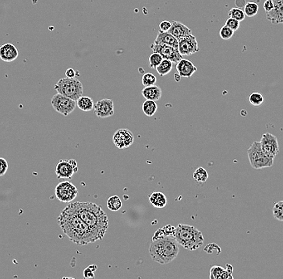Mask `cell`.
<instances>
[{
  "label": "cell",
  "mask_w": 283,
  "mask_h": 279,
  "mask_svg": "<svg viewBox=\"0 0 283 279\" xmlns=\"http://www.w3.org/2000/svg\"><path fill=\"white\" fill-rule=\"evenodd\" d=\"M57 221L64 234L77 245L85 246L98 241L96 235L69 204L60 212Z\"/></svg>",
  "instance_id": "6da1fadb"
},
{
  "label": "cell",
  "mask_w": 283,
  "mask_h": 279,
  "mask_svg": "<svg viewBox=\"0 0 283 279\" xmlns=\"http://www.w3.org/2000/svg\"><path fill=\"white\" fill-rule=\"evenodd\" d=\"M69 205L85 221L98 241L103 239L109 228V218L101 206L92 202H70Z\"/></svg>",
  "instance_id": "7a4b0ae2"
},
{
  "label": "cell",
  "mask_w": 283,
  "mask_h": 279,
  "mask_svg": "<svg viewBox=\"0 0 283 279\" xmlns=\"http://www.w3.org/2000/svg\"><path fill=\"white\" fill-rule=\"evenodd\" d=\"M179 251V244L172 236L152 239L149 247L150 257L152 261L161 265H166L176 259Z\"/></svg>",
  "instance_id": "3957f363"
},
{
  "label": "cell",
  "mask_w": 283,
  "mask_h": 279,
  "mask_svg": "<svg viewBox=\"0 0 283 279\" xmlns=\"http://www.w3.org/2000/svg\"><path fill=\"white\" fill-rule=\"evenodd\" d=\"M175 239L179 245L186 250H196L203 246L204 237L202 232L194 226L179 224L176 227Z\"/></svg>",
  "instance_id": "277c9868"
},
{
  "label": "cell",
  "mask_w": 283,
  "mask_h": 279,
  "mask_svg": "<svg viewBox=\"0 0 283 279\" xmlns=\"http://www.w3.org/2000/svg\"><path fill=\"white\" fill-rule=\"evenodd\" d=\"M248 158L250 165L254 169L270 168L274 164V158L268 156L261 148V143L254 141L247 150Z\"/></svg>",
  "instance_id": "5b68a950"
},
{
  "label": "cell",
  "mask_w": 283,
  "mask_h": 279,
  "mask_svg": "<svg viewBox=\"0 0 283 279\" xmlns=\"http://www.w3.org/2000/svg\"><path fill=\"white\" fill-rule=\"evenodd\" d=\"M54 89L59 94L74 101H77L79 98L83 96L84 93L82 83L77 79L69 77L59 80Z\"/></svg>",
  "instance_id": "8992f818"
},
{
  "label": "cell",
  "mask_w": 283,
  "mask_h": 279,
  "mask_svg": "<svg viewBox=\"0 0 283 279\" xmlns=\"http://www.w3.org/2000/svg\"><path fill=\"white\" fill-rule=\"evenodd\" d=\"M51 104L54 110L64 116H68L71 114L77 105L76 101L72 100L59 93L51 98Z\"/></svg>",
  "instance_id": "52a82bcc"
},
{
  "label": "cell",
  "mask_w": 283,
  "mask_h": 279,
  "mask_svg": "<svg viewBox=\"0 0 283 279\" xmlns=\"http://www.w3.org/2000/svg\"><path fill=\"white\" fill-rule=\"evenodd\" d=\"M55 194L56 198L61 202L70 203L77 197L79 191L71 182L65 181L56 186Z\"/></svg>",
  "instance_id": "ba28073f"
},
{
  "label": "cell",
  "mask_w": 283,
  "mask_h": 279,
  "mask_svg": "<svg viewBox=\"0 0 283 279\" xmlns=\"http://www.w3.org/2000/svg\"><path fill=\"white\" fill-rule=\"evenodd\" d=\"M178 51L182 56H192L200 51L198 42L192 34L178 40Z\"/></svg>",
  "instance_id": "9c48e42d"
},
{
  "label": "cell",
  "mask_w": 283,
  "mask_h": 279,
  "mask_svg": "<svg viewBox=\"0 0 283 279\" xmlns=\"http://www.w3.org/2000/svg\"><path fill=\"white\" fill-rule=\"evenodd\" d=\"M152 51L154 52H158L163 56V59L169 60L172 63L177 64L180 60L183 59V56L180 54L178 50L175 48L167 45H157V44H152L151 45Z\"/></svg>",
  "instance_id": "30bf717a"
},
{
  "label": "cell",
  "mask_w": 283,
  "mask_h": 279,
  "mask_svg": "<svg viewBox=\"0 0 283 279\" xmlns=\"http://www.w3.org/2000/svg\"><path fill=\"white\" fill-rule=\"evenodd\" d=\"M77 171V163L74 159L60 160L56 165V174L59 179H71Z\"/></svg>",
  "instance_id": "8fae6325"
},
{
  "label": "cell",
  "mask_w": 283,
  "mask_h": 279,
  "mask_svg": "<svg viewBox=\"0 0 283 279\" xmlns=\"http://www.w3.org/2000/svg\"><path fill=\"white\" fill-rule=\"evenodd\" d=\"M113 142L115 147L119 149L128 148L134 143L133 133L126 128H121L115 131L113 136Z\"/></svg>",
  "instance_id": "7c38bea8"
},
{
  "label": "cell",
  "mask_w": 283,
  "mask_h": 279,
  "mask_svg": "<svg viewBox=\"0 0 283 279\" xmlns=\"http://www.w3.org/2000/svg\"><path fill=\"white\" fill-rule=\"evenodd\" d=\"M261 148L263 152L268 156L271 158H275L277 154H279V145L278 139L270 133H265L261 137Z\"/></svg>",
  "instance_id": "4fadbf2b"
},
{
  "label": "cell",
  "mask_w": 283,
  "mask_h": 279,
  "mask_svg": "<svg viewBox=\"0 0 283 279\" xmlns=\"http://www.w3.org/2000/svg\"><path fill=\"white\" fill-rule=\"evenodd\" d=\"M94 113L98 118L105 119L114 114V101L112 99H103L94 104Z\"/></svg>",
  "instance_id": "5bb4252c"
},
{
  "label": "cell",
  "mask_w": 283,
  "mask_h": 279,
  "mask_svg": "<svg viewBox=\"0 0 283 279\" xmlns=\"http://www.w3.org/2000/svg\"><path fill=\"white\" fill-rule=\"evenodd\" d=\"M274 8L266 12V19L274 25L283 24V0H272Z\"/></svg>",
  "instance_id": "9a60e30c"
},
{
  "label": "cell",
  "mask_w": 283,
  "mask_h": 279,
  "mask_svg": "<svg viewBox=\"0 0 283 279\" xmlns=\"http://www.w3.org/2000/svg\"><path fill=\"white\" fill-rule=\"evenodd\" d=\"M176 70L181 77L190 78L197 71V68L192 61L183 58L176 64Z\"/></svg>",
  "instance_id": "2e32d148"
},
{
  "label": "cell",
  "mask_w": 283,
  "mask_h": 279,
  "mask_svg": "<svg viewBox=\"0 0 283 279\" xmlns=\"http://www.w3.org/2000/svg\"><path fill=\"white\" fill-rule=\"evenodd\" d=\"M18 56V50L13 44L7 43L0 47V58L5 62H12Z\"/></svg>",
  "instance_id": "e0dca14e"
},
{
  "label": "cell",
  "mask_w": 283,
  "mask_h": 279,
  "mask_svg": "<svg viewBox=\"0 0 283 279\" xmlns=\"http://www.w3.org/2000/svg\"><path fill=\"white\" fill-rule=\"evenodd\" d=\"M168 32L172 34V36H175L178 40L192 34V30L183 25V23L179 21H172V27Z\"/></svg>",
  "instance_id": "ac0fdd59"
},
{
  "label": "cell",
  "mask_w": 283,
  "mask_h": 279,
  "mask_svg": "<svg viewBox=\"0 0 283 279\" xmlns=\"http://www.w3.org/2000/svg\"><path fill=\"white\" fill-rule=\"evenodd\" d=\"M154 44L170 45L176 50H178V40L175 36H172V34L169 33L168 31L163 32V31H159L158 36L154 40Z\"/></svg>",
  "instance_id": "d6986e66"
},
{
  "label": "cell",
  "mask_w": 283,
  "mask_h": 279,
  "mask_svg": "<svg viewBox=\"0 0 283 279\" xmlns=\"http://www.w3.org/2000/svg\"><path fill=\"white\" fill-rule=\"evenodd\" d=\"M163 92L159 86L156 85H152L145 87L142 90V95L147 100H152L156 101L159 100L162 97Z\"/></svg>",
  "instance_id": "ffe728a7"
},
{
  "label": "cell",
  "mask_w": 283,
  "mask_h": 279,
  "mask_svg": "<svg viewBox=\"0 0 283 279\" xmlns=\"http://www.w3.org/2000/svg\"><path fill=\"white\" fill-rule=\"evenodd\" d=\"M150 203L155 208H165L167 203V197L163 192H154L149 196Z\"/></svg>",
  "instance_id": "44dd1931"
},
{
  "label": "cell",
  "mask_w": 283,
  "mask_h": 279,
  "mask_svg": "<svg viewBox=\"0 0 283 279\" xmlns=\"http://www.w3.org/2000/svg\"><path fill=\"white\" fill-rule=\"evenodd\" d=\"M77 106L82 111L89 112L94 110V101L89 97L81 96L77 99Z\"/></svg>",
  "instance_id": "7402d4cb"
},
{
  "label": "cell",
  "mask_w": 283,
  "mask_h": 279,
  "mask_svg": "<svg viewBox=\"0 0 283 279\" xmlns=\"http://www.w3.org/2000/svg\"><path fill=\"white\" fill-rule=\"evenodd\" d=\"M158 105L156 101L152 100H146L143 104V111L147 116L152 117L156 114Z\"/></svg>",
  "instance_id": "603a6c76"
},
{
  "label": "cell",
  "mask_w": 283,
  "mask_h": 279,
  "mask_svg": "<svg viewBox=\"0 0 283 279\" xmlns=\"http://www.w3.org/2000/svg\"><path fill=\"white\" fill-rule=\"evenodd\" d=\"M123 206V202L121 201L120 197L114 195L109 197L107 201V208L113 212H118Z\"/></svg>",
  "instance_id": "cb8c5ba5"
},
{
  "label": "cell",
  "mask_w": 283,
  "mask_h": 279,
  "mask_svg": "<svg viewBox=\"0 0 283 279\" xmlns=\"http://www.w3.org/2000/svg\"><path fill=\"white\" fill-rule=\"evenodd\" d=\"M172 67H173V63L171 60L163 59L160 65L156 68V70L158 74L161 76H163L169 74L170 72L172 71Z\"/></svg>",
  "instance_id": "d4e9b609"
},
{
  "label": "cell",
  "mask_w": 283,
  "mask_h": 279,
  "mask_svg": "<svg viewBox=\"0 0 283 279\" xmlns=\"http://www.w3.org/2000/svg\"><path fill=\"white\" fill-rule=\"evenodd\" d=\"M193 179L199 183H204L208 179V173L204 168H197L193 172Z\"/></svg>",
  "instance_id": "484cf974"
},
{
  "label": "cell",
  "mask_w": 283,
  "mask_h": 279,
  "mask_svg": "<svg viewBox=\"0 0 283 279\" xmlns=\"http://www.w3.org/2000/svg\"><path fill=\"white\" fill-rule=\"evenodd\" d=\"M258 11L259 6L257 4L256 2H247L244 7L245 16H248V17H253V16H256Z\"/></svg>",
  "instance_id": "4316f807"
},
{
  "label": "cell",
  "mask_w": 283,
  "mask_h": 279,
  "mask_svg": "<svg viewBox=\"0 0 283 279\" xmlns=\"http://www.w3.org/2000/svg\"><path fill=\"white\" fill-rule=\"evenodd\" d=\"M249 101L254 106H260L264 102V97L258 92H254L249 96Z\"/></svg>",
  "instance_id": "83f0119b"
},
{
  "label": "cell",
  "mask_w": 283,
  "mask_h": 279,
  "mask_svg": "<svg viewBox=\"0 0 283 279\" xmlns=\"http://www.w3.org/2000/svg\"><path fill=\"white\" fill-rule=\"evenodd\" d=\"M149 66L151 69L153 70H156V68L158 65H160V63L163 61V56H161L160 54L158 52H154L149 56Z\"/></svg>",
  "instance_id": "f1b7e54d"
},
{
  "label": "cell",
  "mask_w": 283,
  "mask_h": 279,
  "mask_svg": "<svg viewBox=\"0 0 283 279\" xmlns=\"http://www.w3.org/2000/svg\"><path fill=\"white\" fill-rule=\"evenodd\" d=\"M273 214L275 219L283 221V201H278L273 208Z\"/></svg>",
  "instance_id": "f546056e"
},
{
  "label": "cell",
  "mask_w": 283,
  "mask_h": 279,
  "mask_svg": "<svg viewBox=\"0 0 283 279\" xmlns=\"http://www.w3.org/2000/svg\"><path fill=\"white\" fill-rule=\"evenodd\" d=\"M156 76H154V74H151V73L143 74V78H142L143 86L145 87L152 86V85H156Z\"/></svg>",
  "instance_id": "4dcf8cb0"
},
{
  "label": "cell",
  "mask_w": 283,
  "mask_h": 279,
  "mask_svg": "<svg viewBox=\"0 0 283 279\" xmlns=\"http://www.w3.org/2000/svg\"><path fill=\"white\" fill-rule=\"evenodd\" d=\"M229 16L231 17V18L235 19V20H238V21H242V20H245V14L243 10L239 8V7H235V8H232L230 9L228 13Z\"/></svg>",
  "instance_id": "1f68e13d"
},
{
  "label": "cell",
  "mask_w": 283,
  "mask_h": 279,
  "mask_svg": "<svg viewBox=\"0 0 283 279\" xmlns=\"http://www.w3.org/2000/svg\"><path fill=\"white\" fill-rule=\"evenodd\" d=\"M225 269L219 266H212L210 270V276L211 279H222Z\"/></svg>",
  "instance_id": "d6a6232c"
},
{
  "label": "cell",
  "mask_w": 283,
  "mask_h": 279,
  "mask_svg": "<svg viewBox=\"0 0 283 279\" xmlns=\"http://www.w3.org/2000/svg\"><path fill=\"white\" fill-rule=\"evenodd\" d=\"M234 32L235 31H233V30L231 29V28H230V27L225 25L224 27L221 28L220 36H221V38L223 39V40H230V38H232V36H233Z\"/></svg>",
  "instance_id": "836d02e7"
},
{
  "label": "cell",
  "mask_w": 283,
  "mask_h": 279,
  "mask_svg": "<svg viewBox=\"0 0 283 279\" xmlns=\"http://www.w3.org/2000/svg\"><path fill=\"white\" fill-rule=\"evenodd\" d=\"M97 267L96 265H91V266H88L87 268L84 270V273H83V278L84 279H94V272L96 271Z\"/></svg>",
  "instance_id": "e575fe53"
},
{
  "label": "cell",
  "mask_w": 283,
  "mask_h": 279,
  "mask_svg": "<svg viewBox=\"0 0 283 279\" xmlns=\"http://www.w3.org/2000/svg\"><path fill=\"white\" fill-rule=\"evenodd\" d=\"M225 26H227V27H230L231 29L236 31H237V30L239 29V27H240V21L230 17V18L227 19L226 21H225Z\"/></svg>",
  "instance_id": "d590c367"
},
{
  "label": "cell",
  "mask_w": 283,
  "mask_h": 279,
  "mask_svg": "<svg viewBox=\"0 0 283 279\" xmlns=\"http://www.w3.org/2000/svg\"><path fill=\"white\" fill-rule=\"evenodd\" d=\"M204 250H205V252H207V254H212L215 253V254L217 255H218L221 251V248L219 247L218 245H216V244L215 243L208 244Z\"/></svg>",
  "instance_id": "8d00e7d4"
},
{
  "label": "cell",
  "mask_w": 283,
  "mask_h": 279,
  "mask_svg": "<svg viewBox=\"0 0 283 279\" xmlns=\"http://www.w3.org/2000/svg\"><path fill=\"white\" fill-rule=\"evenodd\" d=\"M8 170V163L3 158H0V177H2L6 174Z\"/></svg>",
  "instance_id": "74e56055"
},
{
  "label": "cell",
  "mask_w": 283,
  "mask_h": 279,
  "mask_svg": "<svg viewBox=\"0 0 283 279\" xmlns=\"http://www.w3.org/2000/svg\"><path fill=\"white\" fill-rule=\"evenodd\" d=\"M163 232L165 236H174L175 232H176V227L172 226V225H167V226L163 227Z\"/></svg>",
  "instance_id": "f35d334b"
},
{
  "label": "cell",
  "mask_w": 283,
  "mask_h": 279,
  "mask_svg": "<svg viewBox=\"0 0 283 279\" xmlns=\"http://www.w3.org/2000/svg\"><path fill=\"white\" fill-rule=\"evenodd\" d=\"M171 27H172V22H170L168 20H163L159 25V30L163 32H167L169 31Z\"/></svg>",
  "instance_id": "ab89813d"
},
{
  "label": "cell",
  "mask_w": 283,
  "mask_h": 279,
  "mask_svg": "<svg viewBox=\"0 0 283 279\" xmlns=\"http://www.w3.org/2000/svg\"><path fill=\"white\" fill-rule=\"evenodd\" d=\"M273 8H274V2L272 0H265V2H264V9H265V13L272 11Z\"/></svg>",
  "instance_id": "60d3db41"
},
{
  "label": "cell",
  "mask_w": 283,
  "mask_h": 279,
  "mask_svg": "<svg viewBox=\"0 0 283 279\" xmlns=\"http://www.w3.org/2000/svg\"><path fill=\"white\" fill-rule=\"evenodd\" d=\"M78 74V72L75 71L74 69H72V68H69L66 70L65 72V75H66V77H69V78H75V76L77 75Z\"/></svg>",
  "instance_id": "b9f144b4"
},
{
  "label": "cell",
  "mask_w": 283,
  "mask_h": 279,
  "mask_svg": "<svg viewBox=\"0 0 283 279\" xmlns=\"http://www.w3.org/2000/svg\"><path fill=\"white\" fill-rule=\"evenodd\" d=\"M163 237H165V234L163 232V228H161L157 230L155 233H154V237H152V239H158V238Z\"/></svg>",
  "instance_id": "7bdbcfd3"
},
{
  "label": "cell",
  "mask_w": 283,
  "mask_h": 279,
  "mask_svg": "<svg viewBox=\"0 0 283 279\" xmlns=\"http://www.w3.org/2000/svg\"><path fill=\"white\" fill-rule=\"evenodd\" d=\"M225 270H226V271H227L229 274L232 275V272H233V267H232L231 265H230V264H227V265H226V268H225Z\"/></svg>",
  "instance_id": "ee69618b"
},
{
  "label": "cell",
  "mask_w": 283,
  "mask_h": 279,
  "mask_svg": "<svg viewBox=\"0 0 283 279\" xmlns=\"http://www.w3.org/2000/svg\"><path fill=\"white\" fill-rule=\"evenodd\" d=\"M174 78H175V80H176V81H177V82H179V81H180V80L181 76H180V74H174Z\"/></svg>",
  "instance_id": "f6af8a7d"
}]
</instances>
